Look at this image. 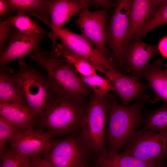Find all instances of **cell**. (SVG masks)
<instances>
[{"label":"cell","mask_w":167,"mask_h":167,"mask_svg":"<svg viewBox=\"0 0 167 167\" xmlns=\"http://www.w3.org/2000/svg\"><path fill=\"white\" fill-rule=\"evenodd\" d=\"M31 58L44 69L54 97H65L86 101L90 88L78 76L71 64L59 60L51 53L40 48L30 54Z\"/></svg>","instance_id":"6da1fadb"},{"label":"cell","mask_w":167,"mask_h":167,"mask_svg":"<svg viewBox=\"0 0 167 167\" xmlns=\"http://www.w3.org/2000/svg\"><path fill=\"white\" fill-rule=\"evenodd\" d=\"M107 97V151L119 153L142 125L144 119L143 103L140 100L132 105H124L118 102L114 95L110 94Z\"/></svg>","instance_id":"7a4b0ae2"},{"label":"cell","mask_w":167,"mask_h":167,"mask_svg":"<svg viewBox=\"0 0 167 167\" xmlns=\"http://www.w3.org/2000/svg\"><path fill=\"white\" fill-rule=\"evenodd\" d=\"M86 101L53 97L47 104L40 119L42 126L54 136L69 134L81 128L87 103Z\"/></svg>","instance_id":"3957f363"},{"label":"cell","mask_w":167,"mask_h":167,"mask_svg":"<svg viewBox=\"0 0 167 167\" xmlns=\"http://www.w3.org/2000/svg\"><path fill=\"white\" fill-rule=\"evenodd\" d=\"M19 69L11 79L18 91L29 108L40 119L47 104L53 98L48 80L28 66L23 58L19 61Z\"/></svg>","instance_id":"277c9868"},{"label":"cell","mask_w":167,"mask_h":167,"mask_svg":"<svg viewBox=\"0 0 167 167\" xmlns=\"http://www.w3.org/2000/svg\"><path fill=\"white\" fill-rule=\"evenodd\" d=\"M109 103L107 96L94 92L87 103L79 137L88 151L97 156L107 151L105 142Z\"/></svg>","instance_id":"5b68a950"},{"label":"cell","mask_w":167,"mask_h":167,"mask_svg":"<svg viewBox=\"0 0 167 167\" xmlns=\"http://www.w3.org/2000/svg\"><path fill=\"white\" fill-rule=\"evenodd\" d=\"M120 152L145 162L162 165L167 159V134L139 130Z\"/></svg>","instance_id":"8992f818"},{"label":"cell","mask_w":167,"mask_h":167,"mask_svg":"<svg viewBox=\"0 0 167 167\" xmlns=\"http://www.w3.org/2000/svg\"><path fill=\"white\" fill-rule=\"evenodd\" d=\"M58 37L65 47L87 59L100 72L105 74L107 71H119L113 59L105 58L82 34H76L65 27L55 31L51 38L53 44L56 43Z\"/></svg>","instance_id":"52a82bcc"},{"label":"cell","mask_w":167,"mask_h":167,"mask_svg":"<svg viewBox=\"0 0 167 167\" xmlns=\"http://www.w3.org/2000/svg\"><path fill=\"white\" fill-rule=\"evenodd\" d=\"M107 9L91 11L83 8L79 12L75 23L82 34L90 41L107 59H113L107 48L106 24Z\"/></svg>","instance_id":"ba28073f"},{"label":"cell","mask_w":167,"mask_h":167,"mask_svg":"<svg viewBox=\"0 0 167 167\" xmlns=\"http://www.w3.org/2000/svg\"><path fill=\"white\" fill-rule=\"evenodd\" d=\"M49 131H36L32 127L17 128L13 137L9 140L11 148L17 153L30 157L49 151L55 141Z\"/></svg>","instance_id":"9c48e42d"},{"label":"cell","mask_w":167,"mask_h":167,"mask_svg":"<svg viewBox=\"0 0 167 167\" xmlns=\"http://www.w3.org/2000/svg\"><path fill=\"white\" fill-rule=\"evenodd\" d=\"M131 3V0H120L117 2L107 31V45L122 68V50L129 27Z\"/></svg>","instance_id":"30bf717a"},{"label":"cell","mask_w":167,"mask_h":167,"mask_svg":"<svg viewBox=\"0 0 167 167\" xmlns=\"http://www.w3.org/2000/svg\"><path fill=\"white\" fill-rule=\"evenodd\" d=\"M80 138L72 136L55 142L48 152L43 154L44 159L54 167H80L88 151Z\"/></svg>","instance_id":"8fae6325"},{"label":"cell","mask_w":167,"mask_h":167,"mask_svg":"<svg viewBox=\"0 0 167 167\" xmlns=\"http://www.w3.org/2000/svg\"><path fill=\"white\" fill-rule=\"evenodd\" d=\"M157 51L156 46L144 42L141 38H133L123 46V68L133 75L141 76L151 59L157 54Z\"/></svg>","instance_id":"7c38bea8"},{"label":"cell","mask_w":167,"mask_h":167,"mask_svg":"<svg viewBox=\"0 0 167 167\" xmlns=\"http://www.w3.org/2000/svg\"><path fill=\"white\" fill-rule=\"evenodd\" d=\"M45 36L25 34L13 27L5 48L0 52L1 67H5L10 62L23 58L40 48Z\"/></svg>","instance_id":"4fadbf2b"},{"label":"cell","mask_w":167,"mask_h":167,"mask_svg":"<svg viewBox=\"0 0 167 167\" xmlns=\"http://www.w3.org/2000/svg\"><path fill=\"white\" fill-rule=\"evenodd\" d=\"M105 74L112 82L123 105H128L134 100L144 101L149 99L145 93L148 87L142 83L141 76L127 75L119 71H107Z\"/></svg>","instance_id":"5bb4252c"},{"label":"cell","mask_w":167,"mask_h":167,"mask_svg":"<svg viewBox=\"0 0 167 167\" xmlns=\"http://www.w3.org/2000/svg\"><path fill=\"white\" fill-rule=\"evenodd\" d=\"M165 1L131 0L129 27L123 45L132 40L148 23Z\"/></svg>","instance_id":"9a60e30c"},{"label":"cell","mask_w":167,"mask_h":167,"mask_svg":"<svg viewBox=\"0 0 167 167\" xmlns=\"http://www.w3.org/2000/svg\"><path fill=\"white\" fill-rule=\"evenodd\" d=\"M84 8L82 0H55L50 6L51 38L56 31L62 28L65 24Z\"/></svg>","instance_id":"2e32d148"},{"label":"cell","mask_w":167,"mask_h":167,"mask_svg":"<svg viewBox=\"0 0 167 167\" xmlns=\"http://www.w3.org/2000/svg\"><path fill=\"white\" fill-rule=\"evenodd\" d=\"M0 113L15 127L23 129L32 127L37 117L28 105L0 103Z\"/></svg>","instance_id":"e0dca14e"},{"label":"cell","mask_w":167,"mask_h":167,"mask_svg":"<svg viewBox=\"0 0 167 167\" xmlns=\"http://www.w3.org/2000/svg\"><path fill=\"white\" fill-rule=\"evenodd\" d=\"M163 62L160 58L149 64L141 76L146 80L148 88L157 98L156 100L162 99L167 103V75L162 69Z\"/></svg>","instance_id":"ac0fdd59"},{"label":"cell","mask_w":167,"mask_h":167,"mask_svg":"<svg viewBox=\"0 0 167 167\" xmlns=\"http://www.w3.org/2000/svg\"><path fill=\"white\" fill-rule=\"evenodd\" d=\"M12 12L23 11L43 21L51 28L50 6L48 0H9Z\"/></svg>","instance_id":"d6986e66"},{"label":"cell","mask_w":167,"mask_h":167,"mask_svg":"<svg viewBox=\"0 0 167 167\" xmlns=\"http://www.w3.org/2000/svg\"><path fill=\"white\" fill-rule=\"evenodd\" d=\"M51 53L59 60L71 64L81 75L88 76L96 74V68L88 61L62 43L57 44Z\"/></svg>","instance_id":"ffe728a7"},{"label":"cell","mask_w":167,"mask_h":167,"mask_svg":"<svg viewBox=\"0 0 167 167\" xmlns=\"http://www.w3.org/2000/svg\"><path fill=\"white\" fill-rule=\"evenodd\" d=\"M98 167H166L150 163L121 152L111 153L107 151L97 156Z\"/></svg>","instance_id":"44dd1931"},{"label":"cell","mask_w":167,"mask_h":167,"mask_svg":"<svg viewBox=\"0 0 167 167\" xmlns=\"http://www.w3.org/2000/svg\"><path fill=\"white\" fill-rule=\"evenodd\" d=\"M0 103L28 105L18 91L11 76L2 68L0 73Z\"/></svg>","instance_id":"7402d4cb"},{"label":"cell","mask_w":167,"mask_h":167,"mask_svg":"<svg viewBox=\"0 0 167 167\" xmlns=\"http://www.w3.org/2000/svg\"><path fill=\"white\" fill-rule=\"evenodd\" d=\"M143 129L167 134V103L146 113Z\"/></svg>","instance_id":"603a6c76"},{"label":"cell","mask_w":167,"mask_h":167,"mask_svg":"<svg viewBox=\"0 0 167 167\" xmlns=\"http://www.w3.org/2000/svg\"><path fill=\"white\" fill-rule=\"evenodd\" d=\"M11 23L15 28L25 34L45 36L47 34L45 31L24 11H17L16 15L12 16Z\"/></svg>","instance_id":"cb8c5ba5"},{"label":"cell","mask_w":167,"mask_h":167,"mask_svg":"<svg viewBox=\"0 0 167 167\" xmlns=\"http://www.w3.org/2000/svg\"><path fill=\"white\" fill-rule=\"evenodd\" d=\"M79 79L91 88L96 94L100 96L106 95L114 88L111 81L107 77L101 76L97 74L84 76L76 72Z\"/></svg>","instance_id":"d4e9b609"},{"label":"cell","mask_w":167,"mask_h":167,"mask_svg":"<svg viewBox=\"0 0 167 167\" xmlns=\"http://www.w3.org/2000/svg\"><path fill=\"white\" fill-rule=\"evenodd\" d=\"M167 24V0L161 5L152 19L133 38H141L159 26Z\"/></svg>","instance_id":"484cf974"},{"label":"cell","mask_w":167,"mask_h":167,"mask_svg":"<svg viewBox=\"0 0 167 167\" xmlns=\"http://www.w3.org/2000/svg\"><path fill=\"white\" fill-rule=\"evenodd\" d=\"M0 158L2 162L1 167H32L30 157L20 155L11 149H5Z\"/></svg>","instance_id":"4316f807"},{"label":"cell","mask_w":167,"mask_h":167,"mask_svg":"<svg viewBox=\"0 0 167 167\" xmlns=\"http://www.w3.org/2000/svg\"><path fill=\"white\" fill-rule=\"evenodd\" d=\"M2 117H0V155L4 152L5 144L14 136L17 129Z\"/></svg>","instance_id":"83f0119b"},{"label":"cell","mask_w":167,"mask_h":167,"mask_svg":"<svg viewBox=\"0 0 167 167\" xmlns=\"http://www.w3.org/2000/svg\"><path fill=\"white\" fill-rule=\"evenodd\" d=\"M13 12L11 15L3 21L0 22V52L5 48L9 37L13 28L11 23Z\"/></svg>","instance_id":"f1b7e54d"},{"label":"cell","mask_w":167,"mask_h":167,"mask_svg":"<svg viewBox=\"0 0 167 167\" xmlns=\"http://www.w3.org/2000/svg\"><path fill=\"white\" fill-rule=\"evenodd\" d=\"M30 158L32 167H54L47 160L42 158L40 154L32 156Z\"/></svg>","instance_id":"f546056e"},{"label":"cell","mask_w":167,"mask_h":167,"mask_svg":"<svg viewBox=\"0 0 167 167\" xmlns=\"http://www.w3.org/2000/svg\"><path fill=\"white\" fill-rule=\"evenodd\" d=\"M10 12H12V9L9 0H0V16H3Z\"/></svg>","instance_id":"4dcf8cb0"},{"label":"cell","mask_w":167,"mask_h":167,"mask_svg":"<svg viewBox=\"0 0 167 167\" xmlns=\"http://www.w3.org/2000/svg\"><path fill=\"white\" fill-rule=\"evenodd\" d=\"M158 49L163 56L167 58V36L161 39L159 44Z\"/></svg>","instance_id":"1f68e13d"},{"label":"cell","mask_w":167,"mask_h":167,"mask_svg":"<svg viewBox=\"0 0 167 167\" xmlns=\"http://www.w3.org/2000/svg\"><path fill=\"white\" fill-rule=\"evenodd\" d=\"M112 4L110 0H92L91 1V4H92L95 7H103L105 9H108Z\"/></svg>","instance_id":"d6a6232c"},{"label":"cell","mask_w":167,"mask_h":167,"mask_svg":"<svg viewBox=\"0 0 167 167\" xmlns=\"http://www.w3.org/2000/svg\"><path fill=\"white\" fill-rule=\"evenodd\" d=\"M165 69L164 70L165 74L167 75V63L165 65Z\"/></svg>","instance_id":"836d02e7"},{"label":"cell","mask_w":167,"mask_h":167,"mask_svg":"<svg viewBox=\"0 0 167 167\" xmlns=\"http://www.w3.org/2000/svg\"><path fill=\"white\" fill-rule=\"evenodd\" d=\"M80 167H89L87 165H85L83 164L82 166H81Z\"/></svg>","instance_id":"e575fe53"},{"label":"cell","mask_w":167,"mask_h":167,"mask_svg":"<svg viewBox=\"0 0 167 167\" xmlns=\"http://www.w3.org/2000/svg\"><path fill=\"white\" fill-rule=\"evenodd\" d=\"M166 166H167V161L166 163Z\"/></svg>","instance_id":"d590c367"}]
</instances>
